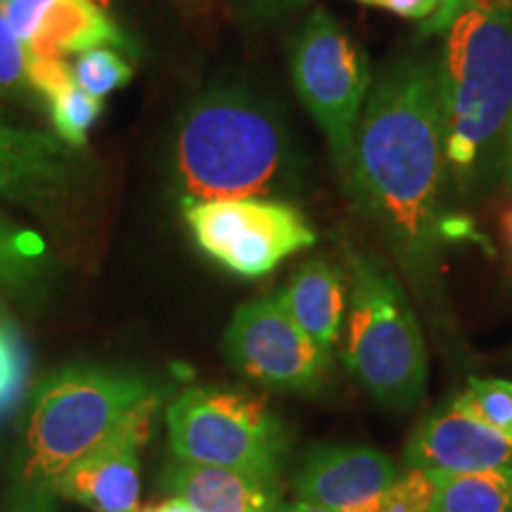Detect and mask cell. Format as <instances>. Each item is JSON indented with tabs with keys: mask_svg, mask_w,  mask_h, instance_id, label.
I'll list each match as a JSON object with an SVG mask.
<instances>
[{
	"mask_svg": "<svg viewBox=\"0 0 512 512\" xmlns=\"http://www.w3.org/2000/svg\"><path fill=\"white\" fill-rule=\"evenodd\" d=\"M446 178L434 64L403 55L373 81L344 185L422 294L439 283Z\"/></svg>",
	"mask_w": 512,
	"mask_h": 512,
	"instance_id": "obj_1",
	"label": "cell"
},
{
	"mask_svg": "<svg viewBox=\"0 0 512 512\" xmlns=\"http://www.w3.org/2000/svg\"><path fill=\"white\" fill-rule=\"evenodd\" d=\"M152 394L150 380L107 366H67L43 377L22 420L8 512H55L62 477Z\"/></svg>",
	"mask_w": 512,
	"mask_h": 512,
	"instance_id": "obj_2",
	"label": "cell"
},
{
	"mask_svg": "<svg viewBox=\"0 0 512 512\" xmlns=\"http://www.w3.org/2000/svg\"><path fill=\"white\" fill-rule=\"evenodd\" d=\"M434 62L448 171L470 183L512 128V0H470Z\"/></svg>",
	"mask_w": 512,
	"mask_h": 512,
	"instance_id": "obj_3",
	"label": "cell"
},
{
	"mask_svg": "<svg viewBox=\"0 0 512 512\" xmlns=\"http://www.w3.org/2000/svg\"><path fill=\"white\" fill-rule=\"evenodd\" d=\"M171 171L183 197H261L294 174L283 117L238 86L211 88L188 102L171 140Z\"/></svg>",
	"mask_w": 512,
	"mask_h": 512,
	"instance_id": "obj_4",
	"label": "cell"
},
{
	"mask_svg": "<svg viewBox=\"0 0 512 512\" xmlns=\"http://www.w3.org/2000/svg\"><path fill=\"white\" fill-rule=\"evenodd\" d=\"M349 373L382 406L408 411L425 399L427 349L406 292L382 261L354 254L349 266Z\"/></svg>",
	"mask_w": 512,
	"mask_h": 512,
	"instance_id": "obj_5",
	"label": "cell"
},
{
	"mask_svg": "<svg viewBox=\"0 0 512 512\" xmlns=\"http://www.w3.org/2000/svg\"><path fill=\"white\" fill-rule=\"evenodd\" d=\"M174 458L280 477L285 465V425L266 403L230 389L192 387L166 408Z\"/></svg>",
	"mask_w": 512,
	"mask_h": 512,
	"instance_id": "obj_6",
	"label": "cell"
},
{
	"mask_svg": "<svg viewBox=\"0 0 512 512\" xmlns=\"http://www.w3.org/2000/svg\"><path fill=\"white\" fill-rule=\"evenodd\" d=\"M290 69L299 100L323 131L344 181L354 159L363 107L373 88L368 55L330 10L318 8L294 36Z\"/></svg>",
	"mask_w": 512,
	"mask_h": 512,
	"instance_id": "obj_7",
	"label": "cell"
},
{
	"mask_svg": "<svg viewBox=\"0 0 512 512\" xmlns=\"http://www.w3.org/2000/svg\"><path fill=\"white\" fill-rule=\"evenodd\" d=\"M181 209L197 247L242 278L268 275L318 240L309 219L294 204L266 197H183Z\"/></svg>",
	"mask_w": 512,
	"mask_h": 512,
	"instance_id": "obj_8",
	"label": "cell"
},
{
	"mask_svg": "<svg viewBox=\"0 0 512 512\" xmlns=\"http://www.w3.org/2000/svg\"><path fill=\"white\" fill-rule=\"evenodd\" d=\"M223 347L238 373L280 392L320 389L332 366V356L294 323L280 294L242 304L230 320Z\"/></svg>",
	"mask_w": 512,
	"mask_h": 512,
	"instance_id": "obj_9",
	"label": "cell"
},
{
	"mask_svg": "<svg viewBox=\"0 0 512 512\" xmlns=\"http://www.w3.org/2000/svg\"><path fill=\"white\" fill-rule=\"evenodd\" d=\"M159 406V394L133 408L110 437L79 460L57 484L60 501L91 512H136L140 508V460Z\"/></svg>",
	"mask_w": 512,
	"mask_h": 512,
	"instance_id": "obj_10",
	"label": "cell"
},
{
	"mask_svg": "<svg viewBox=\"0 0 512 512\" xmlns=\"http://www.w3.org/2000/svg\"><path fill=\"white\" fill-rule=\"evenodd\" d=\"M81 176L74 147L55 133L10 124L0 112V200L55 211L72 200Z\"/></svg>",
	"mask_w": 512,
	"mask_h": 512,
	"instance_id": "obj_11",
	"label": "cell"
},
{
	"mask_svg": "<svg viewBox=\"0 0 512 512\" xmlns=\"http://www.w3.org/2000/svg\"><path fill=\"white\" fill-rule=\"evenodd\" d=\"M403 463L430 475L512 472V432L477 420L453 396L420 422Z\"/></svg>",
	"mask_w": 512,
	"mask_h": 512,
	"instance_id": "obj_12",
	"label": "cell"
},
{
	"mask_svg": "<svg viewBox=\"0 0 512 512\" xmlns=\"http://www.w3.org/2000/svg\"><path fill=\"white\" fill-rule=\"evenodd\" d=\"M399 475L401 467L377 448L313 446L297 467L294 491L330 512H375Z\"/></svg>",
	"mask_w": 512,
	"mask_h": 512,
	"instance_id": "obj_13",
	"label": "cell"
},
{
	"mask_svg": "<svg viewBox=\"0 0 512 512\" xmlns=\"http://www.w3.org/2000/svg\"><path fill=\"white\" fill-rule=\"evenodd\" d=\"M29 55L67 57L93 48H131L105 5L95 0H0Z\"/></svg>",
	"mask_w": 512,
	"mask_h": 512,
	"instance_id": "obj_14",
	"label": "cell"
},
{
	"mask_svg": "<svg viewBox=\"0 0 512 512\" xmlns=\"http://www.w3.org/2000/svg\"><path fill=\"white\" fill-rule=\"evenodd\" d=\"M162 484L171 498L188 503L197 512H275L283 494L280 477L181 458H171L164 465Z\"/></svg>",
	"mask_w": 512,
	"mask_h": 512,
	"instance_id": "obj_15",
	"label": "cell"
},
{
	"mask_svg": "<svg viewBox=\"0 0 512 512\" xmlns=\"http://www.w3.org/2000/svg\"><path fill=\"white\" fill-rule=\"evenodd\" d=\"M278 294L294 323L325 354H335L349 309V280L344 273L328 261H309Z\"/></svg>",
	"mask_w": 512,
	"mask_h": 512,
	"instance_id": "obj_16",
	"label": "cell"
},
{
	"mask_svg": "<svg viewBox=\"0 0 512 512\" xmlns=\"http://www.w3.org/2000/svg\"><path fill=\"white\" fill-rule=\"evenodd\" d=\"M432 477V512H512V472Z\"/></svg>",
	"mask_w": 512,
	"mask_h": 512,
	"instance_id": "obj_17",
	"label": "cell"
},
{
	"mask_svg": "<svg viewBox=\"0 0 512 512\" xmlns=\"http://www.w3.org/2000/svg\"><path fill=\"white\" fill-rule=\"evenodd\" d=\"M43 271V245L0 216V297L29 287Z\"/></svg>",
	"mask_w": 512,
	"mask_h": 512,
	"instance_id": "obj_18",
	"label": "cell"
},
{
	"mask_svg": "<svg viewBox=\"0 0 512 512\" xmlns=\"http://www.w3.org/2000/svg\"><path fill=\"white\" fill-rule=\"evenodd\" d=\"M50 121L55 126V136L64 140L69 147H83L88 133L102 114V100L93 98L79 86H69L64 91L48 98Z\"/></svg>",
	"mask_w": 512,
	"mask_h": 512,
	"instance_id": "obj_19",
	"label": "cell"
},
{
	"mask_svg": "<svg viewBox=\"0 0 512 512\" xmlns=\"http://www.w3.org/2000/svg\"><path fill=\"white\" fill-rule=\"evenodd\" d=\"M74 81L93 98H105L133 79V67L117 48H93L72 62Z\"/></svg>",
	"mask_w": 512,
	"mask_h": 512,
	"instance_id": "obj_20",
	"label": "cell"
},
{
	"mask_svg": "<svg viewBox=\"0 0 512 512\" xmlns=\"http://www.w3.org/2000/svg\"><path fill=\"white\" fill-rule=\"evenodd\" d=\"M467 413L496 430L512 432V382L510 380H470L456 396Z\"/></svg>",
	"mask_w": 512,
	"mask_h": 512,
	"instance_id": "obj_21",
	"label": "cell"
},
{
	"mask_svg": "<svg viewBox=\"0 0 512 512\" xmlns=\"http://www.w3.org/2000/svg\"><path fill=\"white\" fill-rule=\"evenodd\" d=\"M29 377V354L19 332L0 318V413L19 399Z\"/></svg>",
	"mask_w": 512,
	"mask_h": 512,
	"instance_id": "obj_22",
	"label": "cell"
},
{
	"mask_svg": "<svg viewBox=\"0 0 512 512\" xmlns=\"http://www.w3.org/2000/svg\"><path fill=\"white\" fill-rule=\"evenodd\" d=\"M31 93L27 48L0 10V100H27Z\"/></svg>",
	"mask_w": 512,
	"mask_h": 512,
	"instance_id": "obj_23",
	"label": "cell"
},
{
	"mask_svg": "<svg viewBox=\"0 0 512 512\" xmlns=\"http://www.w3.org/2000/svg\"><path fill=\"white\" fill-rule=\"evenodd\" d=\"M434 477L425 470L403 467L375 512H432Z\"/></svg>",
	"mask_w": 512,
	"mask_h": 512,
	"instance_id": "obj_24",
	"label": "cell"
},
{
	"mask_svg": "<svg viewBox=\"0 0 512 512\" xmlns=\"http://www.w3.org/2000/svg\"><path fill=\"white\" fill-rule=\"evenodd\" d=\"M27 76L29 86L43 100L53 98L55 93L74 86V69L64 57H46L27 53Z\"/></svg>",
	"mask_w": 512,
	"mask_h": 512,
	"instance_id": "obj_25",
	"label": "cell"
},
{
	"mask_svg": "<svg viewBox=\"0 0 512 512\" xmlns=\"http://www.w3.org/2000/svg\"><path fill=\"white\" fill-rule=\"evenodd\" d=\"M363 3L384 8L403 19H415V22H430L441 8V0H363Z\"/></svg>",
	"mask_w": 512,
	"mask_h": 512,
	"instance_id": "obj_26",
	"label": "cell"
},
{
	"mask_svg": "<svg viewBox=\"0 0 512 512\" xmlns=\"http://www.w3.org/2000/svg\"><path fill=\"white\" fill-rule=\"evenodd\" d=\"M467 3H470V0H441V8L437 10V15H434L430 22H425V31H432V34L446 31L453 24V19L467 8Z\"/></svg>",
	"mask_w": 512,
	"mask_h": 512,
	"instance_id": "obj_27",
	"label": "cell"
},
{
	"mask_svg": "<svg viewBox=\"0 0 512 512\" xmlns=\"http://www.w3.org/2000/svg\"><path fill=\"white\" fill-rule=\"evenodd\" d=\"M275 512H330V510L320 508V505H316V503H309V501H302V498H297V501L280 505Z\"/></svg>",
	"mask_w": 512,
	"mask_h": 512,
	"instance_id": "obj_28",
	"label": "cell"
},
{
	"mask_svg": "<svg viewBox=\"0 0 512 512\" xmlns=\"http://www.w3.org/2000/svg\"><path fill=\"white\" fill-rule=\"evenodd\" d=\"M254 3L264 10H287L297 8V5L306 3V0H254Z\"/></svg>",
	"mask_w": 512,
	"mask_h": 512,
	"instance_id": "obj_29",
	"label": "cell"
},
{
	"mask_svg": "<svg viewBox=\"0 0 512 512\" xmlns=\"http://www.w3.org/2000/svg\"><path fill=\"white\" fill-rule=\"evenodd\" d=\"M155 512H197V510H192L188 503L178 501V498H169V501H164L162 505H157Z\"/></svg>",
	"mask_w": 512,
	"mask_h": 512,
	"instance_id": "obj_30",
	"label": "cell"
},
{
	"mask_svg": "<svg viewBox=\"0 0 512 512\" xmlns=\"http://www.w3.org/2000/svg\"><path fill=\"white\" fill-rule=\"evenodd\" d=\"M503 228H505V235H508V242L512 245V207L505 211L503 216Z\"/></svg>",
	"mask_w": 512,
	"mask_h": 512,
	"instance_id": "obj_31",
	"label": "cell"
},
{
	"mask_svg": "<svg viewBox=\"0 0 512 512\" xmlns=\"http://www.w3.org/2000/svg\"><path fill=\"white\" fill-rule=\"evenodd\" d=\"M505 162H508V174L512 178V143H508V147H505Z\"/></svg>",
	"mask_w": 512,
	"mask_h": 512,
	"instance_id": "obj_32",
	"label": "cell"
},
{
	"mask_svg": "<svg viewBox=\"0 0 512 512\" xmlns=\"http://www.w3.org/2000/svg\"><path fill=\"white\" fill-rule=\"evenodd\" d=\"M136 512H155V508H150V505H145V508H138Z\"/></svg>",
	"mask_w": 512,
	"mask_h": 512,
	"instance_id": "obj_33",
	"label": "cell"
},
{
	"mask_svg": "<svg viewBox=\"0 0 512 512\" xmlns=\"http://www.w3.org/2000/svg\"><path fill=\"white\" fill-rule=\"evenodd\" d=\"M95 3H100V5H105V8H110V0H95Z\"/></svg>",
	"mask_w": 512,
	"mask_h": 512,
	"instance_id": "obj_34",
	"label": "cell"
},
{
	"mask_svg": "<svg viewBox=\"0 0 512 512\" xmlns=\"http://www.w3.org/2000/svg\"><path fill=\"white\" fill-rule=\"evenodd\" d=\"M508 143H512V128H510V136H508ZM505 147H508V145H505Z\"/></svg>",
	"mask_w": 512,
	"mask_h": 512,
	"instance_id": "obj_35",
	"label": "cell"
},
{
	"mask_svg": "<svg viewBox=\"0 0 512 512\" xmlns=\"http://www.w3.org/2000/svg\"><path fill=\"white\" fill-rule=\"evenodd\" d=\"M358 3H363V0H358Z\"/></svg>",
	"mask_w": 512,
	"mask_h": 512,
	"instance_id": "obj_36",
	"label": "cell"
}]
</instances>
